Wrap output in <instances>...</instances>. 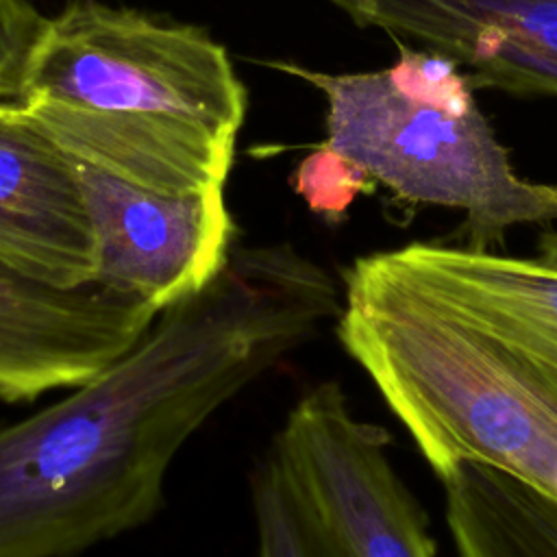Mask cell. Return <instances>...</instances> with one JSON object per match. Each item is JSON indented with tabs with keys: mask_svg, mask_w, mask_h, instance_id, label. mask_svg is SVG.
I'll return each instance as SVG.
<instances>
[{
	"mask_svg": "<svg viewBox=\"0 0 557 557\" xmlns=\"http://www.w3.org/2000/svg\"><path fill=\"white\" fill-rule=\"evenodd\" d=\"M342 309L294 244L235 246L94 379L0 420V557H76L150 522L189 437Z\"/></svg>",
	"mask_w": 557,
	"mask_h": 557,
	"instance_id": "cell-1",
	"label": "cell"
},
{
	"mask_svg": "<svg viewBox=\"0 0 557 557\" xmlns=\"http://www.w3.org/2000/svg\"><path fill=\"white\" fill-rule=\"evenodd\" d=\"M76 161L133 185H224L246 89L207 30L102 0L46 17L17 100Z\"/></svg>",
	"mask_w": 557,
	"mask_h": 557,
	"instance_id": "cell-2",
	"label": "cell"
},
{
	"mask_svg": "<svg viewBox=\"0 0 557 557\" xmlns=\"http://www.w3.org/2000/svg\"><path fill=\"white\" fill-rule=\"evenodd\" d=\"M337 339L444 481L496 468L557 503V379L383 274L344 272Z\"/></svg>",
	"mask_w": 557,
	"mask_h": 557,
	"instance_id": "cell-3",
	"label": "cell"
},
{
	"mask_svg": "<svg viewBox=\"0 0 557 557\" xmlns=\"http://www.w3.org/2000/svg\"><path fill=\"white\" fill-rule=\"evenodd\" d=\"M270 65L324 96V141L396 200L459 211L468 248L494 250L516 226L557 222V185L520 176L481 109L453 115L411 102L385 70L331 74L285 61Z\"/></svg>",
	"mask_w": 557,
	"mask_h": 557,
	"instance_id": "cell-4",
	"label": "cell"
},
{
	"mask_svg": "<svg viewBox=\"0 0 557 557\" xmlns=\"http://www.w3.org/2000/svg\"><path fill=\"white\" fill-rule=\"evenodd\" d=\"M344 557H437L429 522L389 459V433L324 381L298 396L270 448Z\"/></svg>",
	"mask_w": 557,
	"mask_h": 557,
	"instance_id": "cell-5",
	"label": "cell"
},
{
	"mask_svg": "<svg viewBox=\"0 0 557 557\" xmlns=\"http://www.w3.org/2000/svg\"><path fill=\"white\" fill-rule=\"evenodd\" d=\"M76 165L96 239V285L161 313L200 294L226 265L237 228L224 185L161 194Z\"/></svg>",
	"mask_w": 557,
	"mask_h": 557,
	"instance_id": "cell-6",
	"label": "cell"
},
{
	"mask_svg": "<svg viewBox=\"0 0 557 557\" xmlns=\"http://www.w3.org/2000/svg\"><path fill=\"white\" fill-rule=\"evenodd\" d=\"M159 311L96 283L54 287L0 263V400L76 387L124 352Z\"/></svg>",
	"mask_w": 557,
	"mask_h": 557,
	"instance_id": "cell-7",
	"label": "cell"
},
{
	"mask_svg": "<svg viewBox=\"0 0 557 557\" xmlns=\"http://www.w3.org/2000/svg\"><path fill=\"white\" fill-rule=\"evenodd\" d=\"M352 24L450 57L474 89L557 98V0H329Z\"/></svg>",
	"mask_w": 557,
	"mask_h": 557,
	"instance_id": "cell-8",
	"label": "cell"
},
{
	"mask_svg": "<svg viewBox=\"0 0 557 557\" xmlns=\"http://www.w3.org/2000/svg\"><path fill=\"white\" fill-rule=\"evenodd\" d=\"M370 259L422 300L557 379V268L437 242L376 250Z\"/></svg>",
	"mask_w": 557,
	"mask_h": 557,
	"instance_id": "cell-9",
	"label": "cell"
},
{
	"mask_svg": "<svg viewBox=\"0 0 557 557\" xmlns=\"http://www.w3.org/2000/svg\"><path fill=\"white\" fill-rule=\"evenodd\" d=\"M0 263L63 289L96 274L76 159L15 100L0 102Z\"/></svg>",
	"mask_w": 557,
	"mask_h": 557,
	"instance_id": "cell-10",
	"label": "cell"
},
{
	"mask_svg": "<svg viewBox=\"0 0 557 557\" xmlns=\"http://www.w3.org/2000/svg\"><path fill=\"white\" fill-rule=\"evenodd\" d=\"M457 557H557V503L481 463L442 481Z\"/></svg>",
	"mask_w": 557,
	"mask_h": 557,
	"instance_id": "cell-11",
	"label": "cell"
},
{
	"mask_svg": "<svg viewBox=\"0 0 557 557\" xmlns=\"http://www.w3.org/2000/svg\"><path fill=\"white\" fill-rule=\"evenodd\" d=\"M250 490L259 557H344L272 453L252 472Z\"/></svg>",
	"mask_w": 557,
	"mask_h": 557,
	"instance_id": "cell-12",
	"label": "cell"
},
{
	"mask_svg": "<svg viewBox=\"0 0 557 557\" xmlns=\"http://www.w3.org/2000/svg\"><path fill=\"white\" fill-rule=\"evenodd\" d=\"M389 83L411 102L442 109L453 115H466L476 107L474 87L459 65L433 50L409 48L398 41V59L385 67Z\"/></svg>",
	"mask_w": 557,
	"mask_h": 557,
	"instance_id": "cell-13",
	"label": "cell"
},
{
	"mask_svg": "<svg viewBox=\"0 0 557 557\" xmlns=\"http://www.w3.org/2000/svg\"><path fill=\"white\" fill-rule=\"evenodd\" d=\"M374 181L326 141L313 148L294 170L292 187L305 205L329 222H339L361 194L374 189Z\"/></svg>",
	"mask_w": 557,
	"mask_h": 557,
	"instance_id": "cell-14",
	"label": "cell"
},
{
	"mask_svg": "<svg viewBox=\"0 0 557 557\" xmlns=\"http://www.w3.org/2000/svg\"><path fill=\"white\" fill-rule=\"evenodd\" d=\"M44 22L33 0H0V102L17 100Z\"/></svg>",
	"mask_w": 557,
	"mask_h": 557,
	"instance_id": "cell-15",
	"label": "cell"
},
{
	"mask_svg": "<svg viewBox=\"0 0 557 557\" xmlns=\"http://www.w3.org/2000/svg\"><path fill=\"white\" fill-rule=\"evenodd\" d=\"M537 257L546 263L557 268V228H546L540 233L537 239Z\"/></svg>",
	"mask_w": 557,
	"mask_h": 557,
	"instance_id": "cell-16",
	"label": "cell"
}]
</instances>
